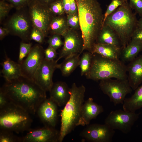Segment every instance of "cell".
<instances>
[{
    "label": "cell",
    "mask_w": 142,
    "mask_h": 142,
    "mask_svg": "<svg viewBox=\"0 0 142 142\" xmlns=\"http://www.w3.org/2000/svg\"><path fill=\"white\" fill-rule=\"evenodd\" d=\"M9 102L35 114L41 103L46 98V92L33 80L23 76L7 82L0 88Z\"/></svg>",
    "instance_id": "6da1fadb"
},
{
    "label": "cell",
    "mask_w": 142,
    "mask_h": 142,
    "mask_svg": "<svg viewBox=\"0 0 142 142\" xmlns=\"http://www.w3.org/2000/svg\"><path fill=\"white\" fill-rule=\"evenodd\" d=\"M83 41L82 52H91L102 27L103 16L97 0H75Z\"/></svg>",
    "instance_id": "7a4b0ae2"
},
{
    "label": "cell",
    "mask_w": 142,
    "mask_h": 142,
    "mask_svg": "<svg viewBox=\"0 0 142 142\" xmlns=\"http://www.w3.org/2000/svg\"><path fill=\"white\" fill-rule=\"evenodd\" d=\"M85 87L83 85L78 87L75 83L72 84L70 88V98L60 114L61 125L59 142L62 141L65 137L77 126L82 107L85 101Z\"/></svg>",
    "instance_id": "3957f363"
},
{
    "label": "cell",
    "mask_w": 142,
    "mask_h": 142,
    "mask_svg": "<svg viewBox=\"0 0 142 142\" xmlns=\"http://www.w3.org/2000/svg\"><path fill=\"white\" fill-rule=\"evenodd\" d=\"M132 10L128 2H125L108 16L104 24L109 26L114 31L123 48L130 41L137 27L138 20Z\"/></svg>",
    "instance_id": "277c9868"
},
{
    "label": "cell",
    "mask_w": 142,
    "mask_h": 142,
    "mask_svg": "<svg viewBox=\"0 0 142 142\" xmlns=\"http://www.w3.org/2000/svg\"><path fill=\"white\" fill-rule=\"evenodd\" d=\"M127 65L120 60L103 57L97 54H93L90 69L85 75L89 79L95 81L115 78L127 79Z\"/></svg>",
    "instance_id": "5b68a950"
},
{
    "label": "cell",
    "mask_w": 142,
    "mask_h": 142,
    "mask_svg": "<svg viewBox=\"0 0 142 142\" xmlns=\"http://www.w3.org/2000/svg\"><path fill=\"white\" fill-rule=\"evenodd\" d=\"M30 114L20 107L9 102L0 109V130L17 134L28 131L32 122Z\"/></svg>",
    "instance_id": "8992f818"
},
{
    "label": "cell",
    "mask_w": 142,
    "mask_h": 142,
    "mask_svg": "<svg viewBox=\"0 0 142 142\" xmlns=\"http://www.w3.org/2000/svg\"><path fill=\"white\" fill-rule=\"evenodd\" d=\"M26 7L17 10L5 24V26L8 29L10 33L25 40H29L33 27L28 9H26Z\"/></svg>",
    "instance_id": "52a82bcc"
},
{
    "label": "cell",
    "mask_w": 142,
    "mask_h": 142,
    "mask_svg": "<svg viewBox=\"0 0 142 142\" xmlns=\"http://www.w3.org/2000/svg\"><path fill=\"white\" fill-rule=\"evenodd\" d=\"M99 86L103 93L108 96L115 106L123 104L126 95L131 93L132 89L127 79L120 80L111 78L100 81Z\"/></svg>",
    "instance_id": "ba28073f"
},
{
    "label": "cell",
    "mask_w": 142,
    "mask_h": 142,
    "mask_svg": "<svg viewBox=\"0 0 142 142\" xmlns=\"http://www.w3.org/2000/svg\"><path fill=\"white\" fill-rule=\"evenodd\" d=\"M140 113L119 109L111 111L105 119L104 123L111 128L124 133L130 131Z\"/></svg>",
    "instance_id": "9c48e42d"
},
{
    "label": "cell",
    "mask_w": 142,
    "mask_h": 142,
    "mask_svg": "<svg viewBox=\"0 0 142 142\" xmlns=\"http://www.w3.org/2000/svg\"><path fill=\"white\" fill-rule=\"evenodd\" d=\"M28 7L33 26L40 30L46 37L50 23L54 16L48 6L36 0H31Z\"/></svg>",
    "instance_id": "30bf717a"
},
{
    "label": "cell",
    "mask_w": 142,
    "mask_h": 142,
    "mask_svg": "<svg viewBox=\"0 0 142 142\" xmlns=\"http://www.w3.org/2000/svg\"><path fill=\"white\" fill-rule=\"evenodd\" d=\"M115 133L114 130L105 124H93L87 125L80 135L88 141L111 142Z\"/></svg>",
    "instance_id": "8fae6325"
},
{
    "label": "cell",
    "mask_w": 142,
    "mask_h": 142,
    "mask_svg": "<svg viewBox=\"0 0 142 142\" xmlns=\"http://www.w3.org/2000/svg\"><path fill=\"white\" fill-rule=\"evenodd\" d=\"M56 60H49L44 58L37 70L34 80L45 92L50 90L54 83L53 77L59 64Z\"/></svg>",
    "instance_id": "7c38bea8"
},
{
    "label": "cell",
    "mask_w": 142,
    "mask_h": 142,
    "mask_svg": "<svg viewBox=\"0 0 142 142\" xmlns=\"http://www.w3.org/2000/svg\"><path fill=\"white\" fill-rule=\"evenodd\" d=\"M63 36L64 39V44L59 57L56 60L57 62L62 58L80 54L82 52L83 43L82 36L75 30L70 28Z\"/></svg>",
    "instance_id": "4fadbf2b"
},
{
    "label": "cell",
    "mask_w": 142,
    "mask_h": 142,
    "mask_svg": "<svg viewBox=\"0 0 142 142\" xmlns=\"http://www.w3.org/2000/svg\"><path fill=\"white\" fill-rule=\"evenodd\" d=\"M44 50L38 44L32 47L26 58L20 64L22 76L33 80L37 70L44 58Z\"/></svg>",
    "instance_id": "5bb4252c"
},
{
    "label": "cell",
    "mask_w": 142,
    "mask_h": 142,
    "mask_svg": "<svg viewBox=\"0 0 142 142\" xmlns=\"http://www.w3.org/2000/svg\"><path fill=\"white\" fill-rule=\"evenodd\" d=\"M22 137V142H59L60 131L55 128L45 126L44 127L31 130Z\"/></svg>",
    "instance_id": "9a60e30c"
},
{
    "label": "cell",
    "mask_w": 142,
    "mask_h": 142,
    "mask_svg": "<svg viewBox=\"0 0 142 142\" xmlns=\"http://www.w3.org/2000/svg\"><path fill=\"white\" fill-rule=\"evenodd\" d=\"M57 105L50 98H46L39 106L36 113L45 126L55 128L58 117Z\"/></svg>",
    "instance_id": "2e32d148"
},
{
    "label": "cell",
    "mask_w": 142,
    "mask_h": 142,
    "mask_svg": "<svg viewBox=\"0 0 142 142\" xmlns=\"http://www.w3.org/2000/svg\"><path fill=\"white\" fill-rule=\"evenodd\" d=\"M103 111L104 109L102 106L94 102L92 98H89L85 101L83 104L77 126L89 125L92 120L96 118Z\"/></svg>",
    "instance_id": "e0dca14e"
},
{
    "label": "cell",
    "mask_w": 142,
    "mask_h": 142,
    "mask_svg": "<svg viewBox=\"0 0 142 142\" xmlns=\"http://www.w3.org/2000/svg\"><path fill=\"white\" fill-rule=\"evenodd\" d=\"M127 80L133 90L142 83V55L137 57L127 65Z\"/></svg>",
    "instance_id": "ac0fdd59"
},
{
    "label": "cell",
    "mask_w": 142,
    "mask_h": 142,
    "mask_svg": "<svg viewBox=\"0 0 142 142\" xmlns=\"http://www.w3.org/2000/svg\"><path fill=\"white\" fill-rule=\"evenodd\" d=\"M70 88L65 82L54 83L49 91V98L59 106H64L70 97Z\"/></svg>",
    "instance_id": "d6986e66"
},
{
    "label": "cell",
    "mask_w": 142,
    "mask_h": 142,
    "mask_svg": "<svg viewBox=\"0 0 142 142\" xmlns=\"http://www.w3.org/2000/svg\"><path fill=\"white\" fill-rule=\"evenodd\" d=\"M6 56L5 59L1 64L2 67L1 73L6 81H10L22 76L20 64Z\"/></svg>",
    "instance_id": "ffe728a7"
},
{
    "label": "cell",
    "mask_w": 142,
    "mask_h": 142,
    "mask_svg": "<svg viewBox=\"0 0 142 142\" xmlns=\"http://www.w3.org/2000/svg\"><path fill=\"white\" fill-rule=\"evenodd\" d=\"M122 48L112 45L95 43L91 53L92 54H97L108 58L120 60Z\"/></svg>",
    "instance_id": "44dd1931"
},
{
    "label": "cell",
    "mask_w": 142,
    "mask_h": 142,
    "mask_svg": "<svg viewBox=\"0 0 142 142\" xmlns=\"http://www.w3.org/2000/svg\"><path fill=\"white\" fill-rule=\"evenodd\" d=\"M96 43L109 44L123 48L119 39L114 31L109 26L104 25L99 33Z\"/></svg>",
    "instance_id": "7402d4cb"
},
{
    "label": "cell",
    "mask_w": 142,
    "mask_h": 142,
    "mask_svg": "<svg viewBox=\"0 0 142 142\" xmlns=\"http://www.w3.org/2000/svg\"><path fill=\"white\" fill-rule=\"evenodd\" d=\"M142 50V42L131 40L125 47L122 48L120 60L124 63L130 62L136 58Z\"/></svg>",
    "instance_id": "603a6c76"
},
{
    "label": "cell",
    "mask_w": 142,
    "mask_h": 142,
    "mask_svg": "<svg viewBox=\"0 0 142 142\" xmlns=\"http://www.w3.org/2000/svg\"><path fill=\"white\" fill-rule=\"evenodd\" d=\"M135 90L130 97L125 98L123 104V110L135 112L142 108V85Z\"/></svg>",
    "instance_id": "cb8c5ba5"
},
{
    "label": "cell",
    "mask_w": 142,
    "mask_h": 142,
    "mask_svg": "<svg viewBox=\"0 0 142 142\" xmlns=\"http://www.w3.org/2000/svg\"><path fill=\"white\" fill-rule=\"evenodd\" d=\"M62 16H54L50 23L48 32L63 36L70 28L65 18Z\"/></svg>",
    "instance_id": "d4e9b609"
},
{
    "label": "cell",
    "mask_w": 142,
    "mask_h": 142,
    "mask_svg": "<svg viewBox=\"0 0 142 142\" xmlns=\"http://www.w3.org/2000/svg\"><path fill=\"white\" fill-rule=\"evenodd\" d=\"M80 55L78 54L65 58L62 63L59 64L58 69L60 70L63 76H69L79 65Z\"/></svg>",
    "instance_id": "484cf974"
},
{
    "label": "cell",
    "mask_w": 142,
    "mask_h": 142,
    "mask_svg": "<svg viewBox=\"0 0 142 142\" xmlns=\"http://www.w3.org/2000/svg\"><path fill=\"white\" fill-rule=\"evenodd\" d=\"M93 54L88 51L84 53L80 58L79 65L82 76L86 75L90 68Z\"/></svg>",
    "instance_id": "4316f807"
},
{
    "label": "cell",
    "mask_w": 142,
    "mask_h": 142,
    "mask_svg": "<svg viewBox=\"0 0 142 142\" xmlns=\"http://www.w3.org/2000/svg\"><path fill=\"white\" fill-rule=\"evenodd\" d=\"M13 132L3 130H0V142H22V137L15 135Z\"/></svg>",
    "instance_id": "83f0119b"
},
{
    "label": "cell",
    "mask_w": 142,
    "mask_h": 142,
    "mask_svg": "<svg viewBox=\"0 0 142 142\" xmlns=\"http://www.w3.org/2000/svg\"><path fill=\"white\" fill-rule=\"evenodd\" d=\"M48 7L54 16H62L65 13L62 0H56L50 4Z\"/></svg>",
    "instance_id": "f1b7e54d"
},
{
    "label": "cell",
    "mask_w": 142,
    "mask_h": 142,
    "mask_svg": "<svg viewBox=\"0 0 142 142\" xmlns=\"http://www.w3.org/2000/svg\"><path fill=\"white\" fill-rule=\"evenodd\" d=\"M125 2H126L122 0H111V3L108 6L104 14L102 27L108 16L112 13L118 7L123 5Z\"/></svg>",
    "instance_id": "f546056e"
},
{
    "label": "cell",
    "mask_w": 142,
    "mask_h": 142,
    "mask_svg": "<svg viewBox=\"0 0 142 142\" xmlns=\"http://www.w3.org/2000/svg\"><path fill=\"white\" fill-rule=\"evenodd\" d=\"M31 43L21 42L20 43L18 63L21 64L23 59L29 53L32 47Z\"/></svg>",
    "instance_id": "4dcf8cb0"
},
{
    "label": "cell",
    "mask_w": 142,
    "mask_h": 142,
    "mask_svg": "<svg viewBox=\"0 0 142 142\" xmlns=\"http://www.w3.org/2000/svg\"><path fill=\"white\" fill-rule=\"evenodd\" d=\"M45 37L43 33L37 28L33 26L29 37V40H33L40 43H43Z\"/></svg>",
    "instance_id": "1f68e13d"
},
{
    "label": "cell",
    "mask_w": 142,
    "mask_h": 142,
    "mask_svg": "<svg viewBox=\"0 0 142 142\" xmlns=\"http://www.w3.org/2000/svg\"><path fill=\"white\" fill-rule=\"evenodd\" d=\"M5 0L0 1V22H2L11 10L13 8L10 3L7 2Z\"/></svg>",
    "instance_id": "d6a6232c"
},
{
    "label": "cell",
    "mask_w": 142,
    "mask_h": 142,
    "mask_svg": "<svg viewBox=\"0 0 142 142\" xmlns=\"http://www.w3.org/2000/svg\"><path fill=\"white\" fill-rule=\"evenodd\" d=\"M67 20L70 28L75 30L80 28L79 19L78 12L67 15Z\"/></svg>",
    "instance_id": "836d02e7"
},
{
    "label": "cell",
    "mask_w": 142,
    "mask_h": 142,
    "mask_svg": "<svg viewBox=\"0 0 142 142\" xmlns=\"http://www.w3.org/2000/svg\"><path fill=\"white\" fill-rule=\"evenodd\" d=\"M60 35L53 34L50 37L47 41L49 45L56 50L64 44L62 40Z\"/></svg>",
    "instance_id": "e575fe53"
},
{
    "label": "cell",
    "mask_w": 142,
    "mask_h": 142,
    "mask_svg": "<svg viewBox=\"0 0 142 142\" xmlns=\"http://www.w3.org/2000/svg\"><path fill=\"white\" fill-rule=\"evenodd\" d=\"M129 5L140 17H142V0H129Z\"/></svg>",
    "instance_id": "d590c367"
},
{
    "label": "cell",
    "mask_w": 142,
    "mask_h": 142,
    "mask_svg": "<svg viewBox=\"0 0 142 142\" xmlns=\"http://www.w3.org/2000/svg\"><path fill=\"white\" fill-rule=\"evenodd\" d=\"M11 4L17 10L28 7L31 0H5Z\"/></svg>",
    "instance_id": "8d00e7d4"
},
{
    "label": "cell",
    "mask_w": 142,
    "mask_h": 142,
    "mask_svg": "<svg viewBox=\"0 0 142 142\" xmlns=\"http://www.w3.org/2000/svg\"><path fill=\"white\" fill-rule=\"evenodd\" d=\"M44 58L49 60H53L57 56L56 50L50 45L44 50Z\"/></svg>",
    "instance_id": "74e56055"
},
{
    "label": "cell",
    "mask_w": 142,
    "mask_h": 142,
    "mask_svg": "<svg viewBox=\"0 0 142 142\" xmlns=\"http://www.w3.org/2000/svg\"><path fill=\"white\" fill-rule=\"evenodd\" d=\"M131 40L142 42V29L137 27L132 36Z\"/></svg>",
    "instance_id": "f35d334b"
},
{
    "label": "cell",
    "mask_w": 142,
    "mask_h": 142,
    "mask_svg": "<svg viewBox=\"0 0 142 142\" xmlns=\"http://www.w3.org/2000/svg\"><path fill=\"white\" fill-rule=\"evenodd\" d=\"M9 102L6 95L0 89V109L4 107Z\"/></svg>",
    "instance_id": "ab89813d"
},
{
    "label": "cell",
    "mask_w": 142,
    "mask_h": 142,
    "mask_svg": "<svg viewBox=\"0 0 142 142\" xmlns=\"http://www.w3.org/2000/svg\"><path fill=\"white\" fill-rule=\"evenodd\" d=\"M65 13L67 14L70 13V0H62Z\"/></svg>",
    "instance_id": "60d3db41"
},
{
    "label": "cell",
    "mask_w": 142,
    "mask_h": 142,
    "mask_svg": "<svg viewBox=\"0 0 142 142\" xmlns=\"http://www.w3.org/2000/svg\"><path fill=\"white\" fill-rule=\"evenodd\" d=\"M78 12V7L75 0H70V13L74 14Z\"/></svg>",
    "instance_id": "b9f144b4"
},
{
    "label": "cell",
    "mask_w": 142,
    "mask_h": 142,
    "mask_svg": "<svg viewBox=\"0 0 142 142\" xmlns=\"http://www.w3.org/2000/svg\"><path fill=\"white\" fill-rule=\"evenodd\" d=\"M10 33L8 29L5 27H0V39L2 40L6 36Z\"/></svg>",
    "instance_id": "7bdbcfd3"
},
{
    "label": "cell",
    "mask_w": 142,
    "mask_h": 142,
    "mask_svg": "<svg viewBox=\"0 0 142 142\" xmlns=\"http://www.w3.org/2000/svg\"><path fill=\"white\" fill-rule=\"evenodd\" d=\"M40 3L48 6L51 3L56 0H36Z\"/></svg>",
    "instance_id": "ee69618b"
},
{
    "label": "cell",
    "mask_w": 142,
    "mask_h": 142,
    "mask_svg": "<svg viewBox=\"0 0 142 142\" xmlns=\"http://www.w3.org/2000/svg\"><path fill=\"white\" fill-rule=\"evenodd\" d=\"M137 27L142 29V17L138 21Z\"/></svg>",
    "instance_id": "f6af8a7d"
},
{
    "label": "cell",
    "mask_w": 142,
    "mask_h": 142,
    "mask_svg": "<svg viewBox=\"0 0 142 142\" xmlns=\"http://www.w3.org/2000/svg\"><path fill=\"white\" fill-rule=\"evenodd\" d=\"M122 0L124 2H128V1L129 0Z\"/></svg>",
    "instance_id": "bcb514c9"
}]
</instances>
